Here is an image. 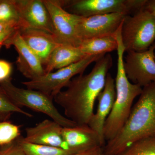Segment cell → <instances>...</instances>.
Wrapping results in <instances>:
<instances>
[{"label": "cell", "mask_w": 155, "mask_h": 155, "mask_svg": "<svg viewBox=\"0 0 155 155\" xmlns=\"http://www.w3.org/2000/svg\"><path fill=\"white\" fill-rule=\"evenodd\" d=\"M18 143L25 155H73L68 150L56 147L28 143L23 140V137L17 139Z\"/></svg>", "instance_id": "cell-19"}, {"label": "cell", "mask_w": 155, "mask_h": 155, "mask_svg": "<svg viewBox=\"0 0 155 155\" xmlns=\"http://www.w3.org/2000/svg\"><path fill=\"white\" fill-rule=\"evenodd\" d=\"M121 36L125 51L141 52L155 42V17L144 8L126 16L122 22Z\"/></svg>", "instance_id": "cell-4"}, {"label": "cell", "mask_w": 155, "mask_h": 155, "mask_svg": "<svg viewBox=\"0 0 155 155\" xmlns=\"http://www.w3.org/2000/svg\"><path fill=\"white\" fill-rule=\"evenodd\" d=\"M13 71L12 64L5 60H0V83L11 79Z\"/></svg>", "instance_id": "cell-24"}, {"label": "cell", "mask_w": 155, "mask_h": 155, "mask_svg": "<svg viewBox=\"0 0 155 155\" xmlns=\"http://www.w3.org/2000/svg\"><path fill=\"white\" fill-rule=\"evenodd\" d=\"M117 69L115 79L116 98L113 109L106 119L103 134L106 141L114 139L122 129L131 112L134 101L141 94L143 87L130 82L124 70L125 48L122 38H117Z\"/></svg>", "instance_id": "cell-3"}, {"label": "cell", "mask_w": 155, "mask_h": 155, "mask_svg": "<svg viewBox=\"0 0 155 155\" xmlns=\"http://www.w3.org/2000/svg\"><path fill=\"white\" fill-rule=\"evenodd\" d=\"M116 98L115 80L110 73H108L104 87L97 98L98 102L96 112L92 115L88 123L89 126L98 134L105 144L103 134L104 126L113 109Z\"/></svg>", "instance_id": "cell-15"}, {"label": "cell", "mask_w": 155, "mask_h": 155, "mask_svg": "<svg viewBox=\"0 0 155 155\" xmlns=\"http://www.w3.org/2000/svg\"><path fill=\"white\" fill-rule=\"evenodd\" d=\"M12 29H17L18 28L14 27L13 25L5 23H0V36L3 33Z\"/></svg>", "instance_id": "cell-29"}, {"label": "cell", "mask_w": 155, "mask_h": 155, "mask_svg": "<svg viewBox=\"0 0 155 155\" xmlns=\"http://www.w3.org/2000/svg\"><path fill=\"white\" fill-rule=\"evenodd\" d=\"M62 135L67 149L73 155L105 145L98 134L88 125L63 127Z\"/></svg>", "instance_id": "cell-13"}, {"label": "cell", "mask_w": 155, "mask_h": 155, "mask_svg": "<svg viewBox=\"0 0 155 155\" xmlns=\"http://www.w3.org/2000/svg\"><path fill=\"white\" fill-rule=\"evenodd\" d=\"M78 48L86 55L106 54L117 49L118 42L116 33L114 35L83 41Z\"/></svg>", "instance_id": "cell-18"}, {"label": "cell", "mask_w": 155, "mask_h": 155, "mask_svg": "<svg viewBox=\"0 0 155 155\" xmlns=\"http://www.w3.org/2000/svg\"></svg>", "instance_id": "cell-31"}, {"label": "cell", "mask_w": 155, "mask_h": 155, "mask_svg": "<svg viewBox=\"0 0 155 155\" xmlns=\"http://www.w3.org/2000/svg\"><path fill=\"white\" fill-rule=\"evenodd\" d=\"M0 155H2V154H1V150H0Z\"/></svg>", "instance_id": "cell-30"}, {"label": "cell", "mask_w": 155, "mask_h": 155, "mask_svg": "<svg viewBox=\"0 0 155 155\" xmlns=\"http://www.w3.org/2000/svg\"><path fill=\"white\" fill-rule=\"evenodd\" d=\"M127 14L122 13L95 15L84 17L78 16V35L81 41L116 34Z\"/></svg>", "instance_id": "cell-10"}, {"label": "cell", "mask_w": 155, "mask_h": 155, "mask_svg": "<svg viewBox=\"0 0 155 155\" xmlns=\"http://www.w3.org/2000/svg\"><path fill=\"white\" fill-rule=\"evenodd\" d=\"M63 128L53 120L45 119L33 127L25 128V136L23 139L32 144L67 150L62 135Z\"/></svg>", "instance_id": "cell-14"}, {"label": "cell", "mask_w": 155, "mask_h": 155, "mask_svg": "<svg viewBox=\"0 0 155 155\" xmlns=\"http://www.w3.org/2000/svg\"><path fill=\"white\" fill-rule=\"evenodd\" d=\"M0 85L18 107H26L45 114L63 127L77 125L62 115L54 104V99L45 94L35 90L17 87L12 83L11 79L2 82Z\"/></svg>", "instance_id": "cell-5"}, {"label": "cell", "mask_w": 155, "mask_h": 155, "mask_svg": "<svg viewBox=\"0 0 155 155\" xmlns=\"http://www.w3.org/2000/svg\"><path fill=\"white\" fill-rule=\"evenodd\" d=\"M155 137V81L143 87L122 129L104 147V155H117L137 140Z\"/></svg>", "instance_id": "cell-2"}, {"label": "cell", "mask_w": 155, "mask_h": 155, "mask_svg": "<svg viewBox=\"0 0 155 155\" xmlns=\"http://www.w3.org/2000/svg\"><path fill=\"white\" fill-rule=\"evenodd\" d=\"M79 48L59 45L51 53L44 68L46 73L68 67L86 56Z\"/></svg>", "instance_id": "cell-17"}, {"label": "cell", "mask_w": 155, "mask_h": 155, "mask_svg": "<svg viewBox=\"0 0 155 155\" xmlns=\"http://www.w3.org/2000/svg\"><path fill=\"white\" fill-rule=\"evenodd\" d=\"M14 1L22 28H36L54 34L51 19L43 0Z\"/></svg>", "instance_id": "cell-12"}, {"label": "cell", "mask_w": 155, "mask_h": 155, "mask_svg": "<svg viewBox=\"0 0 155 155\" xmlns=\"http://www.w3.org/2000/svg\"><path fill=\"white\" fill-rule=\"evenodd\" d=\"M25 44L35 53L44 67L51 53L60 44L52 34L45 31L28 27L18 29Z\"/></svg>", "instance_id": "cell-16"}, {"label": "cell", "mask_w": 155, "mask_h": 155, "mask_svg": "<svg viewBox=\"0 0 155 155\" xmlns=\"http://www.w3.org/2000/svg\"><path fill=\"white\" fill-rule=\"evenodd\" d=\"M112 65V56L105 55L96 62L88 74L72 78L67 88L56 95L54 99L64 109L65 117L76 125H88L94 114L96 100L104 87Z\"/></svg>", "instance_id": "cell-1"}, {"label": "cell", "mask_w": 155, "mask_h": 155, "mask_svg": "<svg viewBox=\"0 0 155 155\" xmlns=\"http://www.w3.org/2000/svg\"><path fill=\"white\" fill-rule=\"evenodd\" d=\"M117 155H155V137L137 140Z\"/></svg>", "instance_id": "cell-22"}, {"label": "cell", "mask_w": 155, "mask_h": 155, "mask_svg": "<svg viewBox=\"0 0 155 155\" xmlns=\"http://www.w3.org/2000/svg\"><path fill=\"white\" fill-rule=\"evenodd\" d=\"M4 46H13L18 54L17 68L20 72L29 80H34L46 74L43 65L38 57L25 44L17 30L11 35Z\"/></svg>", "instance_id": "cell-11"}, {"label": "cell", "mask_w": 155, "mask_h": 155, "mask_svg": "<svg viewBox=\"0 0 155 155\" xmlns=\"http://www.w3.org/2000/svg\"><path fill=\"white\" fill-rule=\"evenodd\" d=\"M105 54L87 55L80 61L55 72L46 73L34 80L23 81L26 88L41 91L54 98L62 91L75 75L83 74L84 70L93 62Z\"/></svg>", "instance_id": "cell-6"}, {"label": "cell", "mask_w": 155, "mask_h": 155, "mask_svg": "<svg viewBox=\"0 0 155 155\" xmlns=\"http://www.w3.org/2000/svg\"><path fill=\"white\" fill-rule=\"evenodd\" d=\"M21 136L20 126L8 121L0 122V147L13 143Z\"/></svg>", "instance_id": "cell-23"}, {"label": "cell", "mask_w": 155, "mask_h": 155, "mask_svg": "<svg viewBox=\"0 0 155 155\" xmlns=\"http://www.w3.org/2000/svg\"><path fill=\"white\" fill-rule=\"evenodd\" d=\"M143 8L155 17V0H147Z\"/></svg>", "instance_id": "cell-27"}, {"label": "cell", "mask_w": 155, "mask_h": 155, "mask_svg": "<svg viewBox=\"0 0 155 155\" xmlns=\"http://www.w3.org/2000/svg\"><path fill=\"white\" fill-rule=\"evenodd\" d=\"M17 30V29H12L11 30L8 31L0 36V49L2 46H4L5 42L11 36L15 31Z\"/></svg>", "instance_id": "cell-28"}, {"label": "cell", "mask_w": 155, "mask_h": 155, "mask_svg": "<svg viewBox=\"0 0 155 155\" xmlns=\"http://www.w3.org/2000/svg\"><path fill=\"white\" fill-rule=\"evenodd\" d=\"M0 23L23 27L14 0H0Z\"/></svg>", "instance_id": "cell-20"}, {"label": "cell", "mask_w": 155, "mask_h": 155, "mask_svg": "<svg viewBox=\"0 0 155 155\" xmlns=\"http://www.w3.org/2000/svg\"><path fill=\"white\" fill-rule=\"evenodd\" d=\"M14 113L22 114L29 118L33 116L32 114L22 110V108L14 104L0 85V122L8 121Z\"/></svg>", "instance_id": "cell-21"}, {"label": "cell", "mask_w": 155, "mask_h": 155, "mask_svg": "<svg viewBox=\"0 0 155 155\" xmlns=\"http://www.w3.org/2000/svg\"><path fill=\"white\" fill-rule=\"evenodd\" d=\"M155 42L146 51L127 52L123 66L130 82L143 87L155 82Z\"/></svg>", "instance_id": "cell-9"}, {"label": "cell", "mask_w": 155, "mask_h": 155, "mask_svg": "<svg viewBox=\"0 0 155 155\" xmlns=\"http://www.w3.org/2000/svg\"><path fill=\"white\" fill-rule=\"evenodd\" d=\"M73 155H104V147L98 146Z\"/></svg>", "instance_id": "cell-26"}, {"label": "cell", "mask_w": 155, "mask_h": 155, "mask_svg": "<svg viewBox=\"0 0 155 155\" xmlns=\"http://www.w3.org/2000/svg\"><path fill=\"white\" fill-rule=\"evenodd\" d=\"M52 22L54 36L58 43L78 48L81 43L77 31L78 16L63 8L62 1L43 0Z\"/></svg>", "instance_id": "cell-8"}, {"label": "cell", "mask_w": 155, "mask_h": 155, "mask_svg": "<svg viewBox=\"0 0 155 155\" xmlns=\"http://www.w3.org/2000/svg\"><path fill=\"white\" fill-rule=\"evenodd\" d=\"M147 0H69L63 1L67 12L87 17L112 13L130 15L143 8Z\"/></svg>", "instance_id": "cell-7"}, {"label": "cell", "mask_w": 155, "mask_h": 155, "mask_svg": "<svg viewBox=\"0 0 155 155\" xmlns=\"http://www.w3.org/2000/svg\"><path fill=\"white\" fill-rule=\"evenodd\" d=\"M2 155H25L17 140L13 143L0 148Z\"/></svg>", "instance_id": "cell-25"}]
</instances>
